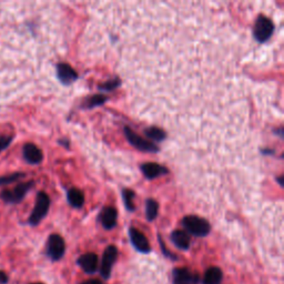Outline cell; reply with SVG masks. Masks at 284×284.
Returning a JSON list of instances; mask_svg holds the SVG:
<instances>
[{
  "label": "cell",
  "instance_id": "6da1fadb",
  "mask_svg": "<svg viewBox=\"0 0 284 284\" xmlns=\"http://www.w3.org/2000/svg\"><path fill=\"white\" fill-rule=\"evenodd\" d=\"M182 225L188 234L196 238H204L210 233L211 225L208 221L196 215H187L182 219Z\"/></svg>",
  "mask_w": 284,
  "mask_h": 284
},
{
  "label": "cell",
  "instance_id": "7a4b0ae2",
  "mask_svg": "<svg viewBox=\"0 0 284 284\" xmlns=\"http://www.w3.org/2000/svg\"><path fill=\"white\" fill-rule=\"evenodd\" d=\"M50 208V199L46 192H39L37 194V199H36V203L35 206H33V210L29 216L28 219V223L32 225V227H36V225L39 224L42 219L45 218L47 215L48 211H49Z\"/></svg>",
  "mask_w": 284,
  "mask_h": 284
},
{
  "label": "cell",
  "instance_id": "3957f363",
  "mask_svg": "<svg viewBox=\"0 0 284 284\" xmlns=\"http://www.w3.org/2000/svg\"><path fill=\"white\" fill-rule=\"evenodd\" d=\"M33 185H35L33 181H28L18 185L17 187H14L13 189L3 190L1 193H0V198L8 204H17L23 200V198H25L26 194L28 193V191L31 189Z\"/></svg>",
  "mask_w": 284,
  "mask_h": 284
},
{
  "label": "cell",
  "instance_id": "277c9868",
  "mask_svg": "<svg viewBox=\"0 0 284 284\" xmlns=\"http://www.w3.org/2000/svg\"><path fill=\"white\" fill-rule=\"evenodd\" d=\"M274 32V23L270 18L259 16L254 23L253 36L260 43L268 41L272 37Z\"/></svg>",
  "mask_w": 284,
  "mask_h": 284
},
{
  "label": "cell",
  "instance_id": "5b68a950",
  "mask_svg": "<svg viewBox=\"0 0 284 284\" xmlns=\"http://www.w3.org/2000/svg\"><path fill=\"white\" fill-rule=\"evenodd\" d=\"M47 256L51 261H59L65 256L66 243L59 234H51L47 241Z\"/></svg>",
  "mask_w": 284,
  "mask_h": 284
},
{
  "label": "cell",
  "instance_id": "8992f818",
  "mask_svg": "<svg viewBox=\"0 0 284 284\" xmlns=\"http://www.w3.org/2000/svg\"><path fill=\"white\" fill-rule=\"evenodd\" d=\"M124 134H126V138L128 139L130 144L136 149H138V150L143 152H151V153L159 152V147L157 144L144 140L142 137L139 136L138 133L134 132L133 130H131L129 127L124 128Z\"/></svg>",
  "mask_w": 284,
  "mask_h": 284
},
{
  "label": "cell",
  "instance_id": "52a82bcc",
  "mask_svg": "<svg viewBox=\"0 0 284 284\" xmlns=\"http://www.w3.org/2000/svg\"><path fill=\"white\" fill-rule=\"evenodd\" d=\"M117 258H118L117 247H114V245H109V247L104 250L100 266V274L104 280H108L110 276H111L112 267L114 262L117 261Z\"/></svg>",
  "mask_w": 284,
  "mask_h": 284
},
{
  "label": "cell",
  "instance_id": "ba28073f",
  "mask_svg": "<svg viewBox=\"0 0 284 284\" xmlns=\"http://www.w3.org/2000/svg\"><path fill=\"white\" fill-rule=\"evenodd\" d=\"M172 282L173 284H199L200 277L187 268H176L172 272Z\"/></svg>",
  "mask_w": 284,
  "mask_h": 284
},
{
  "label": "cell",
  "instance_id": "9c48e42d",
  "mask_svg": "<svg viewBox=\"0 0 284 284\" xmlns=\"http://www.w3.org/2000/svg\"><path fill=\"white\" fill-rule=\"evenodd\" d=\"M129 237H130L131 244L133 245V248L136 249L138 252L143 253V254H148L151 252L150 243H149L147 237L142 232H140L138 229L130 228Z\"/></svg>",
  "mask_w": 284,
  "mask_h": 284
},
{
  "label": "cell",
  "instance_id": "30bf717a",
  "mask_svg": "<svg viewBox=\"0 0 284 284\" xmlns=\"http://www.w3.org/2000/svg\"><path fill=\"white\" fill-rule=\"evenodd\" d=\"M57 77L60 83L65 86H70L78 80L79 76L76 70L66 62H59L57 65Z\"/></svg>",
  "mask_w": 284,
  "mask_h": 284
},
{
  "label": "cell",
  "instance_id": "8fae6325",
  "mask_svg": "<svg viewBox=\"0 0 284 284\" xmlns=\"http://www.w3.org/2000/svg\"><path fill=\"white\" fill-rule=\"evenodd\" d=\"M98 256L95 253H86L77 260L78 266L88 274H95L98 271Z\"/></svg>",
  "mask_w": 284,
  "mask_h": 284
},
{
  "label": "cell",
  "instance_id": "7c38bea8",
  "mask_svg": "<svg viewBox=\"0 0 284 284\" xmlns=\"http://www.w3.org/2000/svg\"><path fill=\"white\" fill-rule=\"evenodd\" d=\"M22 155L23 159H25L28 163H30V165H39L43 159L42 151L36 144L31 142L26 143L25 146H23Z\"/></svg>",
  "mask_w": 284,
  "mask_h": 284
},
{
  "label": "cell",
  "instance_id": "4fadbf2b",
  "mask_svg": "<svg viewBox=\"0 0 284 284\" xmlns=\"http://www.w3.org/2000/svg\"><path fill=\"white\" fill-rule=\"evenodd\" d=\"M117 219L118 212L112 206H105V208L101 211L99 216L100 223L102 224V227L105 230H112L115 225H117Z\"/></svg>",
  "mask_w": 284,
  "mask_h": 284
},
{
  "label": "cell",
  "instance_id": "5bb4252c",
  "mask_svg": "<svg viewBox=\"0 0 284 284\" xmlns=\"http://www.w3.org/2000/svg\"><path fill=\"white\" fill-rule=\"evenodd\" d=\"M141 171L144 175V177L150 180L156 179V178L158 177L165 176L169 173V170H168L166 167L158 165V163H153V162L144 163V165L141 166Z\"/></svg>",
  "mask_w": 284,
  "mask_h": 284
},
{
  "label": "cell",
  "instance_id": "9a60e30c",
  "mask_svg": "<svg viewBox=\"0 0 284 284\" xmlns=\"http://www.w3.org/2000/svg\"><path fill=\"white\" fill-rule=\"evenodd\" d=\"M171 241L178 249L184 250V251H187V250L190 249L191 239H190V235L188 234L186 231H182V230L173 231V232L171 233Z\"/></svg>",
  "mask_w": 284,
  "mask_h": 284
},
{
  "label": "cell",
  "instance_id": "2e32d148",
  "mask_svg": "<svg viewBox=\"0 0 284 284\" xmlns=\"http://www.w3.org/2000/svg\"><path fill=\"white\" fill-rule=\"evenodd\" d=\"M223 280V272L218 267H211L205 271L202 284H221Z\"/></svg>",
  "mask_w": 284,
  "mask_h": 284
},
{
  "label": "cell",
  "instance_id": "e0dca14e",
  "mask_svg": "<svg viewBox=\"0 0 284 284\" xmlns=\"http://www.w3.org/2000/svg\"><path fill=\"white\" fill-rule=\"evenodd\" d=\"M67 200H68L72 208L79 209L85 203L84 192L79 189H76V188H71L68 190V193H67Z\"/></svg>",
  "mask_w": 284,
  "mask_h": 284
},
{
  "label": "cell",
  "instance_id": "ac0fdd59",
  "mask_svg": "<svg viewBox=\"0 0 284 284\" xmlns=\"http://www.w3.org/2000/svg\"><path fill=\"white\" fill-rule=\"evenodd\" d=\"M107 100L108 98L103 95H95L93 97L85 99L83 104H81V108L94 109L95 107H99V105H102Z\"/></svg>",
  "mask_w": 284,
  "mask_h": 284
},
{
  "label": "cell",
  "instance_id": "d6986e66",
  "mask_svg": "<svg viewBox=\"0 0 284 284\" xmlns=\"http://www.w3.org/2000/svg\"><path fill=\"white\" fill-rule=\"evenodd\" d=\"M144 134H146L149 139H151L152 141H156V142H161L167 139V133L163 131L162 129L157 128V127L147 128L146 130H144Z\"/></svg>",
  "mask_w": 284,
  "mask_h": 284
},
{
  "label": "cell",
  "instance_id": "ffe728a7",
  "mask_svg": "<svg viewBox=\"0 0 284 284\" xmlns=\"http://www.w3.org/2000/svg\"><path fill=\"white\" fill-rule=\"evenodd\" d=\"M158 211H159L158 202L153 199H148L146 202V215L149 222H151V221L157 218Z\"/></svg>",
  "mask_w": 284,
  "mask_h": 284
},
{
  "label": "cell",
  "instance_id": "44dd1931",
  "mask_svg": "<svg viewBox=\"0 0 284 284\" xmlns=\"http://www.w3.org/2000/svg\"><path fill=\"white\" fill-rule=\"evenodd\" d=\"M122 199L124 202V205H126V209L128 211H134L136 210V206L133 204L134 200V192L130 189H123L122 190Z\"/></svg>",
  "mask_w": 284,
  "mask_h": 284
},
{
  "label": "cell",
  "instance_id": "7402d4cb",
  "mask_svg": "<svg viewBox=\"0 0 284 284\" xmlns=\"http://www.w3.org/2000/svg\"><path fill=\"white\" fill-rule=\"evenodd\" d=\"M22 177H25V173H21V172H14V173H11V175L0 177V187L10 185L12 184V182L20 179V178Z\"/></svg>",
  "mask_w": 284,
  "mask_h": 284
},
{
  "label": "cell",
  "instance_id": "603a6c76",
  "mask_svg": "<svg viewBox=\"0 0 284 284\" xmlns=\"http://www.w3.org/2000/svg\"><path fill=\"white\" fill-rule=\"evenodd\" d=\"M120 86H121V80L119 78H113L111 80L105 81L104 84L99 85L98 88L102 91H112L114 89H117Z\"/></svg>",
  "mask_w": 284,
  "mask_h": 284
},
{
  "label": "cell",
  "instance_id": "cb8c5ba5",
  "mask_svg": "<svg viewBox=\"0 0 284 284\" xmlns=\"http://www.w3.org/2000/svg\"><path fill=\"white\" fill-rule=\"evenodd\" d=\"M13 140L12 136H1L0 137V152L7 149Z\"/></svg>",
  "mask_w": 284,
  "mask_h": 284
},
{
  "label": "cell",
  "instance_id": "d4e9b609",
  "mask_svg": "<svg viewBox=\"0 0 284 284\" xmlns=\"http://www.w3.org/2000/svg\"><path fill=\"white\" fill-rule=\"evenodd\" d=\"M159 242H160V244H161V248H162V252H163V254H165V256H166L167 258H170V259H172V260H176V259H177V257H176V256H173V254H171V252H170V251H168V250L166 249L165 243H163V241H162V239H161L160 235H159Z\"/></svg>",
  "mask_w": 284,
  "mask_h": 284
},
{
  "label": "cell",
  "instance_id": "484cf974",
  "mask_svg": "<svg viewBox=\"0 0 284 284\" xmlns=\"http://www.w3.org/2000/svg\"><path fill=\"white\" fill-rule=\"evenodd\" d=\"M8 283V276L3 271L0 270V284Z\"/></svg>",
  "mask_w": 284,
  "mask_h": 284
},
{
  "label": "cell",
  "instance_id": "4316f807",
  "mask_svg": "<svg viewBox=\"0 0 284 284\" xmlns=\"http://www.w3.org/2000/svg\"><path fill=\"white\" fill-rule=\"evenodd\" d=\"M80 284H102V282L98 280V279H90V280H87Z\"/></svg>",
  "mask_w": 284,
  "mask_h": 284
},
{
  "label": "cell",
  "instance_id": "83f0119b",
  "mask_svg": "<svg viewBox=\"0 0 284 284\" xmlns=\"http://www.w3.org/2000/svg\"><path fill=\"white\" fill-rule=\"evenodd\" d=\"M60 144H64L66 148H69V141L68 140H59Z\"/></svg>",
  "mask_w": 284,
  "mask_h": 284
},
{
  "label": "cell",
  "instance_id": "f1b7e54d",
  "mask_svg": "<svg viewBox=\"0 0 284 284\" xmlns=\"http://www.w3.org/2000/svg\"><path fill=\"white\" fill-rule=\"evenodd\" d=\"M32 284H42V283H32Z\"/></svg>",
  "mask_w": 284,
  "mask_h": 284
}]
</instances>
